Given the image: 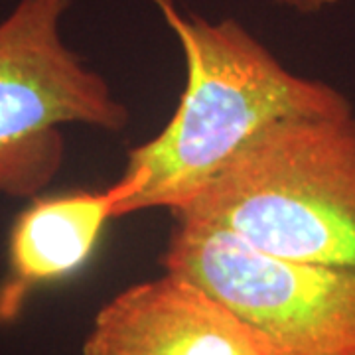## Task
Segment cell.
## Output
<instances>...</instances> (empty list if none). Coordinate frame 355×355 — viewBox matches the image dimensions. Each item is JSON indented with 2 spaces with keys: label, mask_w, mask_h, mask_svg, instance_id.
Returning a JSON list of instances; mask_svg holds the SVG:
<instances>
[{
  "label": "cell",
  "mask_w": 355,
  "mask_h": 355,
  "mask_svg": "<svg viewBox=\"0 0 355 355\" xmlns=\"http://www.w3.org/2000/svg\"><path fill=\"white\" fill-rule=\"evenodd\" d=\"M162 265L214 294L280 352L355 355V270L266 254L227 229L176 221Z\"/></svg>",
  "instance_id": "cell-4"
},
{
  "label": "cell",
  "mask_w": 355,
  "mask_h": 355,
  "mask_svg": "<svg viewBox=\"0 0 355 355\" xmlns=\"http://www.w3.org/2000/svg\"><path fill=\"white\" fill-rule=\"evenodd\" d=\"M279 4L286 6V8H292L296 12H320L324 8H328L331 4H336L338 0H277Z\"/></svg>",
  "instance_id": "cell-7"
},
{
  "label": "cell",
  "mask_w": 355,
  "mask_h": 355,
  "mask_svg": "<svg viewBox=\"0 0 355 355\" xmlns=\"http://www.w3.org/2000/svg\"><path fill=\"white\" fill-rule=\"evenodd\" d=\"M114 217L111 188L42 193L30 200L8 233L0 279V326L18 322L36 292L87 265Z\"/></svg>",
  "instance_id": "cell-6"
},
{
  "label": "cell",
  "mask_w": 355,
  "mask_h": 355,
  "mask_svg": "<svg viewBox=\"0 0 355 355\" xmlns=\"http://www.w3.org/2000/svg\"><path fill=\"white\" fill-rule=\"evenodd\" d=\"M186 60V89L162 132L132 148L123 176L109 186L114 216L193 200L247 142L296 116L352 113L338 89L288 71L235 20L182 16L154 0Z\"/></svg>",
  "instance_id": "cell-1"
},
{
  "label": "cell",
  "mask_w": 355,
  "mask_h": 355,
  "mask_svg": "<svg viewBox=\"0 0 355 355\" xmlns=\"http://www.w3.org/2000/svg\"><path fill=\"white\" fill-rule=\"evenodd\" d=\"M275 355H291V354H284V352H280V354H275Z\"/></svg>",
  "instance_id": "cell-8"
},
{
  "label": "cell",
  "mask_w": 355,
  "mask_h": 355,
  "mask_svg": "<svg viewBox=\"0 0 355 355\" xmlns=\"http://www.w3.org/2000/svg\"><path fill=\"white\" fill-rule=\"evenodd\" d=\"M280 349L214 294L168 272L103 306L83 355H275Z\"/></svg>",
  "instance_id": "cell-5"
},
{
  "label": "cell",
  "mask_w": 355,
  "mask_h": 355,
  "mask_svg": "<svg viewBox=\"0 0 355 355\" xmlns=\"http://www.w3.org/2000/svg\"><path fill=\"white\" fill-rule=\"evenodd\" d=\"M73 0H18L0 20V198L34 200L65 162V125L119 132L130 121L101 73L62 38Z\"/></svg>",
  "instance_id": "cell-3"
},
{
  "label": "cell",
  "mask_w": 355,
  "mask_h": 355,
  "mask_svg": "<svg viewBox=\"0 0 355 355\" xmlns=\"http://www.w3.org/2000/svg\"><path fill=\"white\" fill-rule=\"evenodd\" d=\"M172 216L272 257L355 270L354 111L270 125Z\"/></svg>",
  "instance_id": "cell-2"
}]
</instances>
